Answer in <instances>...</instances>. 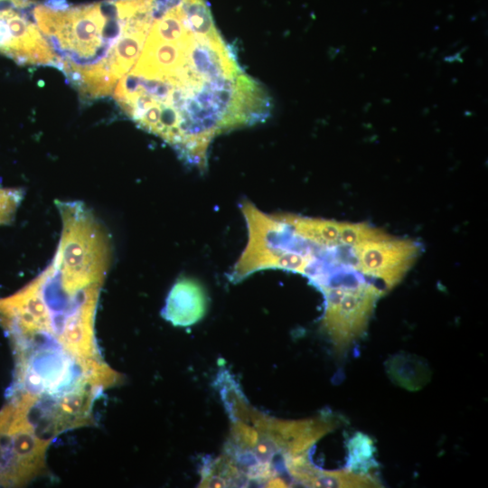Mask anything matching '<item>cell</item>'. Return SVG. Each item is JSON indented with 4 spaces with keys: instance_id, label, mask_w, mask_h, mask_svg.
<instances>
[{
    "instance_id": "cell-1",
    "label": "cell",
    "mask_w": 488,
    "mask_h": 488,
    "mask_svg": "<svg viewBox=\"0 0 488 488\" xmlns=\"http://www.w3.org/2000/svg\"><path fill=\"white\" fill-rule=\"evenodd\" d=\"M142 129L204 169L213 139L264 120L270 99L222 38L205 0H155L133 68L113 94Z\"/></svg>"
},
{
    "instance_id": "cell-2",
    "label": "cell",
    "mask_w": 488,
    "mask_h": 488,
    "mask_svg": "<svg viewBox=\"0 0 488 488\" xmlns=\"http://www.w3.org/2000/svg\"><path fill=\"white\" fill-rule=\"evenodd\" d=\"M51 263L14 295L0 298V325L9 337L40 336L73 354L100 359L94 322L111 265L105 226L91 213L69 211Z\"/></svg>"
},
{
    "instance_id": "cell-3",
    "label": "cell",
    "mask_w": 488,
    "mask_h": 488,
    "mask_svg": "<svg viewBox=\"0 0 488 488\" xmlns=\"http://www.w3.org/2000/svg\"><path fill=\"white\" fill-rule=\"evenodd\" d=\"M33 5V19L70 84L85 99L109 96L136 62L155 14V0H105L70 6Z\"/></svg>"
},
{
    "instance_id": "cell-4",
    "label": "cell",
    "mask_w": 488,
    "mask_h": 488,
    "mask_svg": "<svg viewBox=\"0 0 488 488\" xmlns=\"http://www.w3.org/2000/svg\"><path fill=\"white\" fill-rule=\"evenodd\" d=\"M49 443L10 400L0 411V486H21L37 477L45 468Z\"/></svg>"
},
{
    "instance_id": "cell-5",
    "label": "cell",
    "mask_w": 488,
    "mask_h": 488,
    "mask_svg": "<svg viewBox=\"0 0 488 488\" xmlns=\"http://www.w3.org/2000/svg\"><path fill=\"white\" fill-rule=\"evenodd\" d=\"M325 298L323 327L338 350H344L366 331L382 292L366 282L324 278L317 284Z\"/></svg>"
},
{
    "instance_id": "cell-6",
    "label": "cell",
    "mask_w": 488,
    "mask_h": 488,
    "mask_svg": "<svg viewBox=\"0 0 488 488\" xmlns=\"http://www.w3.org/2000/svg\"><path fill=\"white\" fill-rule=\"evenodd\" d=\"M241 211L246 220L249 241L235 263L230 279L239 282L263 269H279L283 255L291 249L301 250V239L279 215H268L245 201Z\"/></svg>"
},
{
    "instance_id": "cell-7",
    "label": "cell",
    "mask_w": 488,
    "mask_h": 488,
    "mask_svg": "<svg viewBox=\"0 0 488 488\" xmlns=\"http://www.w3.org/2000/svg\"><path fill=\"white\" fill-rule=\"evenodd\" d=\"M356 268L376 279L382 293L399 284L418 258L419 244L410 239L387 237L352 247Z\"/></svg>"
},
{
    "instance_id": "cell-8",
    "label": "cell",
    "mask_w": 488,
    "mask_h": 488,
    "mask_svg": "<svg viewBox=\"0 0 488 488\" xmlns=\"http://www.w3.org/2000/svg\"><path fill=\"white\" fill-rule=\"evenodd\" d=\"M207 310V296L201 284L181 278L172 286L163 308V317L175 326H189L200 321Z\"/></svg>"
},
{
    "instance_id": "cell-9",
    "label": "cell",
    "mask_w": 488,
    "mask_h": 488,
    "mask_svg": "<svg viewBox=\"0 0 488 488\" xmlns=\"http://www.w3.org/2000/svg\"><path fill=\"white\" fill-rule=\"evenodd\" d=\"M385 368L395 384L410 391L422 389L431 377L427 362L408 352H399L389 357L385 362Z\"/></svg>"
},
{
    "instance_id": "cell-10",
    "label": "cell",
    "mask_w": 488,
    "mask_h": 488,
    "mask_svg": "<svg viewBox=\"0 0 488 488\" xmlns=\"http://www.w3.org/2000/svg\"><path fill=\"white\" fill-rule=\"evenodd\" d=\"M279 217L295 235L318 248L332 249L340 245L339 221L291 214Z\"/></svg>"
},
{
    "instance_id": "cell-11",
    "label": "cell",
    "mask_w": 488,
    "mask_h": 488,
    "mask_svg": "<svg viewBox=\"0 0 488 488\" xmlns=\"http://www.w3.org/2000/svg\"><path fill=\"white\" fill-rule=\"evenodd\" d=\"M375 447L371 439L361 433L356 434L348 443V464L350 470L369 474L376 467Z\"/></svg>"
},
{
    "instance_id": "cell-12",
    "label": "cell",
    "mask_w": 488,
    "mask_h": 488,
    "mask_svg": "<svg viewBox=\"0 0 488 488\" xmlns=\"http://www.w3.org/2000/svg\"><path fill=\"white\" fill-rule=\"evenodd\" d=\"M380 482L369 474L348 470L322 471L315 487H379Z\"/></svg>"
},
{
    "instance_id": "cell-13",
    "label": "cell",
    "mask_w": 488,
    "mask_h": 488,
    "mask_svg": "<svg viewBox=\"0 0 488 488\" xmlns=\"http://www.w3.org/2000/svg\"><path fill=\"white\" fill-rule=\"evenodd\" d=\"M388 234L366 222L339 221L340 244L353 247L366 240L387 237Z\"/></svg>"
},
{
    "instance_id": "cell-14",
    "label": "cell",
    "mask_w": 488,
    "mask_h": 488,
    "mask_svg": "<svg viewBox=\"0 0 488 488\" xmlns=\"http://www.w3.org/2000/svg\"><path fill=\"white\" fill-rule=\"evenodd\" d=\"M23 197L21 189L0 188V225L13 221Z\"/></svg>"
}]
</instances>
